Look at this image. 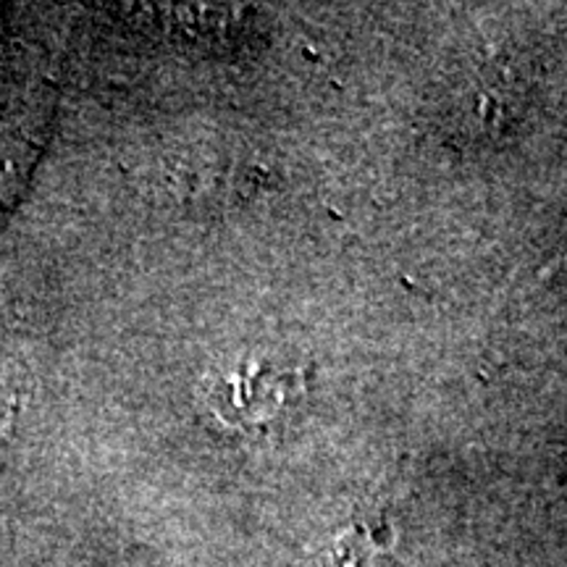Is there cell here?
I'll return each instance as SVG.
<instances>
[{
    "label": "cell",
    "mask_w": 567,
    "mask_h": 567,
    "mask_svg": "<svg viewBox=\"0 0 567 567\" xmlns=\"http://www.w3.org/2000/svg\"><path fill=\"white\" fill-rule=\"evenodd\" d=\"M289 375L274 365H243L218 384L213 405L226 421L237 425H264L281 413L287 402Z\"/></svg>",
    "instance_id": "6da1fadb"
},
{
    "label": "cell",
    "mask_w": 567,
    "mask_h": 567,
    "mask_svg": "<svg viewBox=\"0 0 567 567\" xmlns=\"http://www.w3.org/2000/svg\"><path fill=\"white\" fill-rule=\"evenodd\" d=\"M368 538L365 528H352L350 534L339 536V542L323 555H318L316 567H360L368 557Z\"/></svg>",
    "instance_id": "7a4b0ae2"
}]
</instances>
